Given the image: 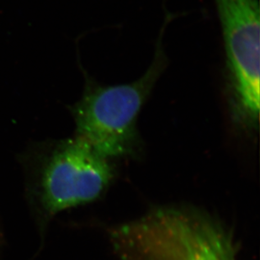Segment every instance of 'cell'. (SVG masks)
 Masks as SVG:
<instances>
[{"label":"cell","mask_w":260,"mask_h":260,"mask_svg":"<svg viewBox=\"0 0 260 260\" xmlns=\"http://www.w3.org/2000/svg\"><path fill=\"white\" fill-rule=\"evenodd\" d=\"M25 167L26 197L43 233L61 211L101 197L114 175L110 159L77 136L47 147Z\"/></svg>","instance_id":"cell-2"},{"label":"cell","mask_w":260,"mask_h":260,"mask_svg":"<svg viewBox=\"0 0 260 260\" xmlns=\"http://www.w3.org/2000/svg\"><path fill=\"white\" fill-rule=\"evenodd\" d=\"M111 238L120 260H238L232 234L188 209H156L114 229Z\"/></svg>","instance_id":"cell-1"},{"label":"cell","mask_w":260,"mask_h":260,"mask_svg":"<svg viewBox=\"0 0 260 260\" xmlns=\"http://www.w3.org/2000/svg\"><path fill=\"white\" fill-rule=\"evenodd\" d=\"M164 67L158 47L152 65L137 81L88 87L73 107L77 137L108 159L127 154L137 138L139 113Z\"/></svg>","instance_id":"cell-3"},{"label":"cell","mask_w":260,"mask_h":260,"mask_svg":"<svg viewBox=\"0 0 260 260\" xmlns=\"http://www.w3.org/2000/svg\"><path fill=\"white\" fill-rule=\"evenodd\" d=\"M223 33L233 114L244 127L258 126L259 116L258 0H216Z\"/></svg>","instance_id":"cell-4"}]
</instances>
